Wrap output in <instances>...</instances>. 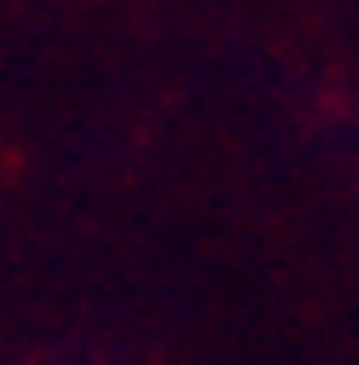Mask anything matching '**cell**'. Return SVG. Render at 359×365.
<instances>
[]
</instances>
